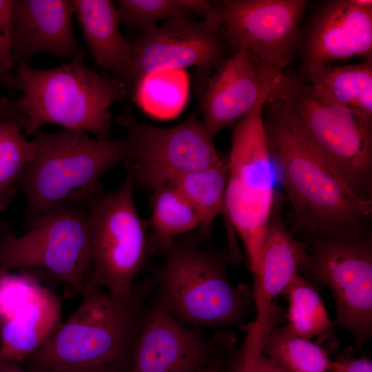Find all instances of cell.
Returning a JSON list of instances; mask_svg holds the SVG:
<instances>
[{
	"instance_id": "6da1fadb",
	"label": "cell",
	"mask_w": 372,
	"mask_h": 372,
	"mask_svg": "<svg viewBox=\"0 0 372 372\" xmlns=\"http://www.w3.org/2000/svg\"><path fill=\"white\" fill-rule=\"evenodd\" d=\"M263 121L271 156L278 167L297 226L320 236L365 233L372 198L353 192L269 99Z\"/></svg>"
},
{
	"instance_id": "7a4b0ae2",
	"label": "cell",
	"mask_w": 372,
	"mask_h": 372,
	"mask_svg": "<svg viewBox=\"0 0 372 372\" xmlns=\"http://www.w3.org/2000/svg\"><path fill=\"white\" fill-rule=\"evenodd\" d=\"M84 60L82 52L50 69H35L25 62L17 65L12 90L21 95L10 101V109L23 133L34 135L52 124L110 139V107L126 99L128 87L121 80L87 67Z\"/></svg>"
},
{
	"instance_id": "3957f363",
	"label": "cell",
	"mask_w": 372,
	"mask_h": 372,
	"mask_svg": "<svg viewBox=\"0 0 372 372\" xmlns=\"http://www.w3.org/2000/svg\"><path fill=\"white\" fill-rule=\"evenodd\" d=\"M152 280L120 297L89 280L74 313L28 361L29 372H52L68 366L105 365L128 372L133 342L147 310Z\"/></svg>"
},
{
	"instance_id": "277c9868",
	"label": "cell",
	"mask_w": 372,
	"mask_h": 372,
	"mask_svg": "<svg viewBox=\"0 0 372 372\" xmlns=\"http://www.w3.org/2000/svg\"><path fill=\"white\" fill-rule=\"evenodd\" d=\"M271 101L307 145L358 195L372 196V116L339 105L286 74Z\"/></svg>"
},
{
	"instance_id": "5b68a950",
	"label": "cell",
	"mask_w": 372,
	"mask_h": 372,
	"mask_svg": "<svg viewBox=\"0 0 372 372\" xmlns=\"http://www.w3.org/2000/svg\"><path fill=\"white\" fill-rule=\"evenodd\" d=\"M31 141L32 155L17 184L28 225L61 203L90 198L100 187L99 177L130 154L126 137L103 140L74 130H40Z\"/></svg>"
},
{
	"instance_id": "8992f818",
	"label": "cell",
	"mask_w": 372,
	"mask_h": 372,
	"mask_svg": "<svg viewBox=\"0 0 372 372\" xmlns=\"http://www.w3.org/2000/svg\"><path fill=\"white\" fill-rule=\"evenodd\" d=\"M152 280L156 303L180 324L192 327L240 324L252 292L234 287L226 274L227 258L191 245L174 242Z\"/></svg>"
},
{
	"instance_id": "52a82bcc",
	"label": "cell",
	"mask_w": 372,
	"mask_h": 372,
	"mask_svg": "<svg viewBox=\"0 0 372 372\" xmlns=\"http://www.w3.org/2000/svg\"><path fill=\"white\" fill-rule=\"evenodd\" d=\"M267 94L234 125L225 193V214L240 237L253 275L275 204L271 156L263 111Z\"/></svg>"
},
{
	"instance_id": "ba28073f",
	"label": "cell",
	"mask_w": 372,
	"mask_h": 372,
	"mask_svg": "<svg viewBox=\"0 0 372 372\" xmlns=\"http://www.w3.org/2000/svg\"><path fill=\"white\" fill-rule=\"evenodd\" d=\"M45 269L80 294L92 268L91 237L85 201L52 207L17 236L10 225L0 233V270Z\"/></svg>"
},
{
	"instance_id": "9c48e42d",
	"label": "cell",
	"mask_w": 372,
	"mask_h": 372,
	"mask_svg": "<svg viewBox=\"0 0 372 372\" xmlns=\"http://www.w3.org/2000/svg\"><path fill=\"white\" fill-rule=\"evenodd\" d=\"M114 192L99 187L85 203L91 237L92 268L88 280L120 297L130 296L149 253L147 225L133 200L131 172Z\"/></svg>"
},
{
	"instance_id": "30bf717a",
	"label": "cell",
	"mask_w": 372,
	"mask_h": 372,
	"mask_svg": "<svg viewBox=\"0 0 372 372\" xmlns=\"http://www.w3.org/2000/svg\"><path fill=\"white\" fill-rule=\"evenodd\" d=\"M335 299V322L349 331L358 345L372 333V245L369 236H320L301 266Z\"/></svg>"
},
{
	"instance_id": "8fae6325",
	"label": "cell",
	"mask_w": 372,
	"mask_h": 372,
	"mask_svg": "<svg viewBox=\"0 0 372 372\" xmlns=\"http://www.w3.org/2000/svg\"><path fill=\"white\" fill-rule=\"evenodd\" d=\"M116 121L127 132L130 154L125 161L134 184L153 189L222 160L196 113L165 128L141 123L129 110Z\"/></svg>"
},
{
	"instance_id": "7c38bea8",
	"label": "cell",
	"mask_w": 372,
	"mask_h": 372,
	"mask_svg": "<svg viewBox=\"0 0 372 372\" xmlns=\"http://www.w3.org/2000/svg\"><path fill=\"white\" fill-rule=\"evenodd\" d=\"M307 1L228 0L221 11L222 37L236 52H249L283 70L298 54Z\"/></svg>"
},
{
	"instance_id": "4fadbf2b",
	"label": "cell",
	"mask_w": 372,
	"mask_h": 372,
	"mask_svg": "<svg viewBox=\"0 0 372 372\" xmlns=\"http://www.w3.org/2000/svg\"><path fill=\"white\" fill-rule=\"evenodd\" d=\"M234 344L230 335L208 338L180 324L156 304L133 342L128 372H203Z\"/></svg>"
},
{
	"instance_id": "5bb4252c",
	"label": "cell",
	"mask_w": 372,
	"mask_h": 372,
	"mask_svg": "<svg viewBox=\"0 0 372 372\" xmlns=\"http://www.w3.org/2000/svg\"><path fill=\"white\" fill-rule=\"evenodd\" d=\"M285 74L245 50L223 60L200 101L201 121L209 136L214 139L238 123Z\"/></svg>"
},
{
	"instance_id": "9a60e30c",
	"label": "cell",
	"mask_w": 372,
	"mask_h": 372,
	"mask_svg": "<svg viewBox=\"0 0 372 372\" xmlns=\"http://www.w3.org/2000/svg\"><path fill=\"white\" fill-rule=\"evenodd\" d=\"M222 38L220 28L206 20L195 22L186 16L170 19L133 43V82L161 70L218 68L224 53Z\"/></svg>"
},
{
	"instance_id": "2e32d148",
	"label": "cell",
	"mask_w": 372,
	"mask_h": 372,
	"mask_svg": "<svg viewBox=\"0 0 372 372\" xmlns=\"http://www.w3.org/2000/svg\"><path fill=\"white\" fill-rule=\"evenodd\" d=\"M280 202L275 203L267 228L256 272L254 274V299L256 317L246 327V340L240 349L247 358L261 353L265 335L273 325V302L306 262L305 244L286 229L281 218Z\"/></svg>"
},
{
	"instance_id": "e0dca14e",
	"label": "cell",
	"mask_w": 372,
	"mask_h": 372,
	"mask_svg": "<svg viewBox=\"0 0 372 372\" xmlns=\"http://www.w3.org/2000/svg\"><path fill=\"white\" fill-rule=\"evenodd\" d=\"M298 53L302 70L355 56L372 58V8L354 0L325 1L301 33Z\"/></svg>"
},
{
	"instance_id": "ac0fdd59",
	"label": "cell",
	"mask_w": 372,
	"mask_h": 372,
	"mask_svg": "<svg viewBox=\"0 0 372 372\" xmlns=\"http://www.w3.org/2000/svg\"><path fill=\"white\" fill-rule=\"evenodd\" d=\"M70 1L14 0L12 43L14 64L39 53L59 58L83 52L72 28Z\"/></svg>"
},
{
	"instance_id": "d6986e66",
	"label": "cell",
	"mask_w": 372,
	"mask_h": 372,
	"mask_svg": "<svg viewBox=\"0 0 372 372\" xmlns=\"http://www.w3.org/2000/svg\"><path fill=\"white\" fill-rule=\"evenodd\" d=\"M62 301L38 282L30 296L0 322V360L21 363L39 351L61 324Z\"/></svg>"
},
{
	"instance_id": "ffe728a7",
	"label": "cell",
	"mask_w": 372,
	"mask_h": 372,
	"mask_svg": "<svg viewBox=\"0 0 372 372\" xmlns=\"http://www.w3.org/2000/svg\"><path fill=\"white\" fill-rule=\"evenodd\" d=\"M70 3L96 64L126 82H133V43L120 32V21L114 2L72 0Z\"/></svg>"
},
{
	"instance_id": "44dd1931",
	"label": "cell",
	"mask_w": 372,
	"mask_h": 372,
	"mask_svg": "<svg viewBox=\"0 0 372 372\" xmlns=\"http://www.w3.org/2000/svg\"><path fill=\"white\" fill-rule=\"evenodd\" d=\"M317 91L335 103L372 116V58L353 65L322 63L302 70Z\"/></svg>"
},
{
	"instance_id": "7402d4cb",
	"label": "cell",
	"mask_w": 372,
	"mask_h": 372,
	"mask_svg": "<svg viewBox=\"0 0 372 372\" xmlns=\"http://www.w3.org/2000/svg\"><path fill=\"white\" fill-rule=\"evenodd\" d=\"M152 190L149 240L157 249L165 252L176 236L199 228L200 220L192 205L174 185L164 184Z\"/></svg>"
},
{
	"instance_id": "603a6c76",
	"label": "cell",
	"mask_w": 372,
	"mask_h": 372,
	"mask_svg": "<svg viewBox=\"0 0 372 372\" xmlns=\"http://www.w3.org/2000/svg\"><path fill=\"white\" fill-rule=\"evenodd\" d=\"M189 92L185 70L152 72L134 81V100L147 114L160 119L176 117L184 108Z\"/></svg>"
},
{
	"instance_id": "cb8c5ba5",
	"label": "cell",
	"mask_w": 372,
	"mask_h": 372,
	"mask_svg": "<svg viewBox=\"0 0 372 372\" xmlns=\"http://www.w3.org/2000/svg\"><path fill=\"white\" fill-rule=\"evenodd\" d=\"M228 178L227 161L186 174L173 182L195 209L202 233L207 234L216 216L225 214V193Z\"/></svg>"
},
{
	"instance_id": "d4e9b609",
	"label": "cell",
	"mask_w": 372,
	"mask_h": 372,
	"mask_svg": "<svg viewBox=\"0 0 372 372\" xmlns=\"http://www.w3.org/2000/svg\"><path fill=\"white\" fill-rule=\"evenodd\" d=\"M261 353L290 372H329L328 351L308 339L290 333L285 327H271L265 335Z\"/></svg>"
},
{
	"instance_id": "484cf974",
	"label": "cell",
	"mask_w": 372,
	"mask_h": 372,
	"mask_svg": "<svg viewBox=\"0 0 372 372\" xmlns=\"http://www.w3.org/2000/svg\"><path fill=\"white\" fill-rule=\"evenodd\" d=\"M285 291L289 300L288 324L285 328L293 335L308 340L316 336L330 337L333 323L314 286L296 273Z\"/></svg>"
},
{
	"instance_id": "4316f807",
	"label": "cell",
	"mask_w": 372,
	"mask_h": 372,
	"mask_svg": "<svg viewBox=\"0 0 372 372\" xmlns=\"http://www.w3.org/2000/svg\"><path fill=\"white\" fill-rule=\"evenodd\" d=\"M32 152V141L24 136L10 110L0 120V212L15 196L19 179Z\"/></svg>"
},
{
	"instance_id": "83f0119b",
	"label": "cell",
	"mask_w": 372,
	"mask_h": 372,
	"mask_svg": "<svg viewBox=\"0 0 372 372\" xmlns=\"http://www.w3.org/2000/svg\"><path fill=\"white\" fill-rule=\"evenodd\" d=\"M116 7L120 23L144 32L158 21L194 13L192 0H119Z\"/></svg>"
},
{
	"instance_id": "f1b7e54d",
	"label": "cell",
	"mask_w": 372,
	"mask_h": 372,
	"mask_svg": "<svg viewBox=\"0 0 372 372\" xmlns=\"http://www.w3.org/2000/svg\"><path fill=\"white\" fill-rule=\"evenodd\" d=\"M13 0H0V87L12 90Z\"/></svg>"
},
{
	"instance_id": "f546056e",
	"label": "cell",
	"mask_w": 372,
	"mask_h": 372,
	"mask_svg": "<svg viewBox=\"0 0 372 372\" xmlns=\"http://www.w3.org/2000/svg\"><path fill=\"white\" fill-rule=\"evenodd\" d=\"M234 372H290L272 359L260 353L254 358L238 359Z\"/></svg>"
},
{
	"instance_id": "4dcf8cb0",
	"label": "cell",
	"mask_w": 372,
	"mask_h": 372,
	"mask_svg": "<svg viewBox=\"0 0 372 372\" xmlns=\"http://www.w3.org/2000/svg\"><path fill=\"white\" fill-rule=\"evenodd\" d=\"M329 372H372V362L364 357H352L346 352L331 360Z\"/></svg>"
},
{
	"instance_id": "1f68e13d",
	"label": "cell",
	"mask_w": 372,
	"mask_h": 372,
	"mask_svg": "<svg viewBox=\"0 0 372 372\" xmlns=\"http://www.w3.org/2000/svg\"><path fill=\"white\" fill-rule=\"evenodd\" d=\"M52 372H121L111 366L105 365H85L62 367L53 370Z\"/></svg>"
},
{
	"instance_id": "d6a6232c",
	"label": "cell",
	"mask_w": 372,
	"mask_h": 372,
	"mask_svg": "<svg viewBox=\"0 0 372 372\" xmlns=\"http://www.w3.org/2000/svg\"><path fill=\"white\" fill-rule=\"evenodd\" d=\"M0 372H29L22 369L19 363L1 361Z\"/></svg>"
},
{
	"instance_id": "836d02e7",
	"label": "cell",
	"mask_w": 372,
	"mask_h": 372,
	"mask_svg": "<svg viewBox=\"0 0 372 372\" xmlns=\"http://www.w3.org/2000/svg\"><path fill=\"white\" fill-rule=\"evenodd\" d=\"M9 103L10 101L6 96L0 99V120L10 111Z\"/></svg>"
},
{
	"instance_id": "e575fe53",
	"label": "cell",
	"mask_w": 372,
	"mask_h": 372,
	"mask_svg": "<svg viewBox=\"0 0 372 372\" xmlns=\"http://www.w3.org/2000/svg\"><path fill=\"white\" fill-rule=\"evenodd\" d=\"M203 372H220V362H217L211 364L207 368H206Z\"/></svg>"
},
{
	"instance_id": "d590c367",
	"label": "cell",
	"mask_w": 372,
	"mask_h": 372,
	"mask_svg": "<svg viewBox=\"0 0 372 372\" xmlns=\"http://www.w3.org/2000/svg\"><path fill=\"white\" fill-rule=\"evenodd\" d=\"M9 224L8 223L0 222V233L3 231Z\"/></svg>"
},
{
	"instance_id": "8d00e7d4",
	"label": "cell",
	"mask_w": 372,
	"mask_h": 372,
	"mask_svg": "<svg viewBox=\"0 0 372 372\" xmlns=\"http://www.w3.org/2000/svg\"><path fill=\"white\" fill-rule=\"evenodd\" d=\"M6 272H8V271H4L0 270V292H1V278Z\"/></svg>"
},
{
	"instance_id": "74e56055",
	"label": "cell",
	"mask_w": 372,
	"mask_h": 372,
	"mask_svg": "<svg viewBox=\"0 0 372 372\" xmlns=\"http://www.w3.org/2000/svg\"><path fill=\"white\" fill-rule=\"evenodd\" d=\"M0 364H1V360H0Z\"/></svg>"
}]
</instances>
